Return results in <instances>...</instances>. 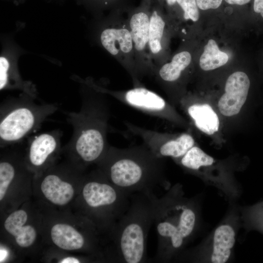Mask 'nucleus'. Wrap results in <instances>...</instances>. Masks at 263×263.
<instances>
[{
    "label": "nucleus",
    "instance_id": "ddd939ff",
    "mask_svg": "<svg viewBox=\"0 0 263 263\" xmlns=\"http://www.w3.org/2000/svg\"><path fill=\"white\" fill-rule=\"evenodd\" d=\"M62 132L59 129L40 133L28 141L27 156L34 168L44 166L61 149Z\"/></svg>",
    "mask_w": 263,
    "mask_h": 263
},
{
    "label": "nucleus",
    "instance_id": "6ab92c4d",
    "mask_svg": "<svg viewBox=\"0 0 263 263\" xmlns=\"http://www.w3.org/2000/svg\"><path fill=\"white\" fill-rule=\"evenodd\" d=\"M204 49L199 60V65L202 70H212L227 63L228 55L219 50L214 40L209 39Z\"/></svg>",
    "mask_w": 263,
    "mask_h": 263
},
{
    "label": "nucleus",
    "instance_id": "f8f14e48",
    "mask_svg": "<svg viewBox=\"0 0 263 263\" xmlns=\"http://www.w3.org/2000/svg\"><path fill=\"white\" fill-rule=\"evenodd\" d=\"M250 80L243 72H236L229 76L225 83V93L220 98L218 106L224 115L238 114L247 98Z\"/></svg>",
    "mask_w": 263,
    "mask_h": 263
},
{
    "label": "nucleus",
    "instance_id": "412c9836",
    "mask_svg": "<svg viewBox=\"0 0 263 263\" xmlns=\"http://www.w3.org/2000/svg\"><path fill=\"white\" fill-rule=\"evenodd\" d=\"M16 168L8 159L2 160L0 163V200L4 198L7 188L14 180Z\"/></svg>",
    "mask_w": 263,
    "mask_h": 263
},
{
    "label": "nucleus",
    "instance_id": "cd10ccee",
    "mask_svg": "<svg viewBox=\"0 0 263 263\" xmlns=\"http://www.w3.org/2000/svg\"><path fill=\"white\" fill-rule=\"evenodd\" d=\"M253 7L254 11L263 18V0H254Z\"/></svg>",
    "mask_w": 263,
    "mask_h": 263
},
{
    "label": "nucleus",
    "instance_id": "7ed1b4c3",
    "mask_svg": "<svg viewBox=\"0 0 263 263\" xmlns=\"http://www.w3.org/2000/svg\"><path fill=\"white\" fill-rule=\"evenodd\" d=\"M157 247L153 261L167 263L182 251L194 232L196 213L192 202L175 186L162 197H153Z\"/></svg>",
    "mask_w": 263,
    "mask_h": 263
},
{
    "label": "nucleus",
    "instance_id": "423d86ee",
    "mask_svg": "<svg viewBox=\"0 0 263 263\" xmlns=\"http://www.w3.org/2000/svg\"><path fill=\"white\" fill-rule=\"evenodd\" d=\"M103 48L113 57L130 76L133 87L143 86L136 66L132 35L127 18L119 13L110 17L99 33Z\"/></svg>",
    "mask_w": 263,
    "mask_h": 263
},
{
    "label": "nucleus",
    "instance_id": "20e7f679",
    "mask_svg": "<svg viewBox=\"0 0 263 263\" xmlns=\"http://www.w3.org/2000/svg\"><path fill=\"white\" fill-rule=\"evenodd\" d=\"M153 194L131 195L128 210L112 231L115 261L146 262L147 238L154 220Z\"/></svg>",
    "mask_w": 263,
    "mask_h": 263
},
{
    "label": "nucleus",
    "instance_id": "9b49d317",
    "mask_svg": "<svg viewBox=\"0 0 263 263\" xmlns=\"http://www.w3.org/2000/svg\"><path fill=\"white\" fill-rule=\"evenodd\" d=\"M169 21L168 18L159 5L154 6L150 9L149 48L150 58L156 67L168 60Z\"/></svg>",
    "mask_w": 263,
    "mask_h": 263
},
{
    "label": "nucleus",
    "instance_id": "b1692460",
    "mask_svg": "<svg viewBox=\"0 0 263 263\" xmlns=\"http://www.w3.org/2000/svg\"><path fill=\"white\" fill-rule=\"evenodd\" d=\"M177 4L183 11V17L186 20L197 21L199 19V11L196 0H177Z\"/></svg>",
    "mask_w": 263,
    "mask_h": 263
},
{
    "label": "nucleus",
    "instance_id": "f03ea898",
    "mask_svg": "<svg viewBox=\"0 0 263 263\" xmlns=\"http://www.w3.org/2000/svg\"><path fill=\"white\" fill-rule=\"evenodd\" d=\"M83 82L79 111L66 114L73 132L64 149L88 164L99 162L110 146L107 135L110 111L106 94Z\"/></svg>",
    "mask_w": 263,
    "mask_h": 263
},
{
    "label": "nucleus",
    "instance_id": "9d476101",
    "mask_svg": "<svg viewBox=\"0 0 263 263\" xmlns=\"http://www.w3.org/2000/svg\"><path fill=\"white\" fill-rule=\"evenodd\" d=\"M128 130L139 137L144 144L156 156L177 159L183 156L194 144L189 134L182 133L172 137L168 134L147 129L128 122H125Z\"/></svg>",
    "mask_w": 263,
    "mask_h": 263
},
{
    "label": "nucleus",
    "instance_id": "0eeeda50",
    "mask_svg": "<svg viewBox=\"0 0 263 263\" xmlns=\"http://www.w3.org/2000/svg\"><path fill=\"white\" fill-rule=\"evenodd\" d=\"M82 195L91 209L104 212L113 231L118 221L128 210L131 195L119 189L110 181L94 179L87 182Z\"/></svg>",
    "mask_w": 263,
    "mask_h": 263
},
{
    "label": "nucleus",
    "instance_id": "4be33fe9",
    "mask_svg": "<svg viewBox=\"0 0 263 263\" xmlns=\"http://www.w3.org/2000/svg\"><path fill=\"white\" fill-rule=\"evenodd\" d=\"M17 243L21 247H27L32 245L36 240L37 233L33 227L27 225L18 228L13 234Z\"/></svg>",
    "mask_w": 263,
    "mask_h": 263
},
{
    "label": "nucleus",
    "instance_id": "2eb2a0df",
    "mask_svg": "<svg viewBox=\"0 0 263 263\" xmlns=\"http://www.w3.org/2000/svg\"><path fill=\"white\" fill-rule=\"evenodd\" d=\"M235 243V232L230 225L223 224L217 227L213 236L211 262H226L230 258Z\"/></svg>",
    "mask_w": 263,
    "mask_h": 263
},
{
    "label": "nucleus",
    "instance_id": "39448f33",
    "mask_svg": "<svg viewBox=\"0 0 263 263\" xmlns=\"http://www.w3.org/2000/svg\"><path fill=\"white\" fill-rule=\"evenodd\" d=\"M25 94L3 101L0 106L1 148L21 142L39 128L42 123L58 109L56 103L38 104Z\"/></svg>",
    "mask_w": 263,
    "mask_h": 263
},
{
    "label": "nucleus",
    "instance_id": "a211bd4d",
    "mask_svg": "<svg viewBox=\"0 0 263 263\" xmlns=\"http://www.w3.org/2000/svg\"><path fill=\"white\" fill-rule=\"evenodd\" d=\"M51 235L53 243L63 249H78L85 244L82 235L69 225L57 224L54 225L52 228Z\"/></svg>",
    "mask_w": 263,
    "mask_h": 263
},
{
    "label": "nucleus",
    "instance_id": "393cba45",
    "mask_svg": "<svg viewBox=\"0 0 263 263\" xmlns=\"http://www.w3.org/2000/svg\"><path fill=\"white\" fill-rule=\"evenodd\" d=\"M11 68L9 61L4 56L0 57V90L6 89L7 85V74Z\"/></svg>",
    "mask_w": 263,
    "mask_h": 263
},
{
    "label": "nucleus",
    "instance_id": "7c9ffc66",
    "mask_svg": "<svg viewBox=\"0 0 263 263\" xmlns=\"http://www.w3.org/2000/svg\"><path fill=\"white\" fill-rule=\"evenodd\" d=\"M167 6L171 7L177 4V0H165Z\"/></svg>",
    "mask_w": 263,
    "mask_h": 263
},
{
    "label": "nucleus",
    "instance_id": "5701e85b",
    "mask_svg": "<svg viewBox=\"0 0 263 263\" xmlns=\"http://www.w3.org/2000/svg\"><path fill=\"white\" fill-rule=\"evenodd\" d=\"M27 220V214L23 210H19L11 213L6 219L4 227L10 234H12L18 228L23 226Z\"/></svg>",
    "mask_w": 263,
    "mask_h": 263
},
{
    "label": "nucleus",
    "instance_id": "c85d7f7f",
    "mask_svg": "<svg viewBox=\"0 0 263 263\" xmlns=\"http://www.w3.org/2000/svg\"><path fill=\"white\" fill-rule=\"evenodd\" d=\"M229 4L243 5L249 3L251 0H225Z\"/></svg>",
    "mask_w": 263,
    "mask_h": 263
},
{
    "label": "nucleus",
    "instance_id": "1a4fd4ad",
    "mask_svg": "<svg viewBox=\"0 0 263 263\" xmlns=\"http://www.w3.org/2000/svg\"><path fill=\"white\" fill-rule=\"evenodd\" d=\"M85 82L96 90L120 102L151 116L160 118L171 117V109L166 100L144 86L127 90H111L99 86L92 80Z\"/></svg>",
    "mask_w": 263,
    "mask_h": 263
},
{
    "label": "nucleus",
    "instance_id": "a878e982",
    "mask_svg": "<svg viewBox=\"0 0 263 263\" xmlns=\"http://www.w3.org/2000/svg\"><path fill=\"white\" fill-rule=\"evenodd\" d=\"M199 9L203 10L215 9L220 7L223 0H196Z\"/></svg>",
    "mask_w": 263,
    "mask_h": 263
},
{
    "label": "nucleus",
    "instance_id": "6e6552de",
    "mask_svg": "<svg viewBox=\"0 0 263 263\" xmlns=\"http://www.w3.org/2000/svg\"><path fill=\"white\" fill-rule=\"evenodd\" d=\"M150 8L145 2L129 12L127 19L132 35L136 68L141 80L153 76L156 66L149 52V26Z\"/></svg>",
    "mask_w": 263,
    "mask_h": 263
},
{
    "label": "nucleus",
    "instance_id": "c756f323",
    "mask_svg": "<svg viewBox=\"0 0 263 263\" xmlns=\"http://www.w3.org/2000/svg\"><path fill=\"white\" fill-rule=\"evenodd\" d=\"M60 263H79L80 261L75 257H69L65 258L60 262Z\"/></svg>",
    "mask_w": 263,
    "mask_h": 263
},
{
    "label": "nucleus",
    "instance_id": "dca6fc26",
    "mask_svg": "<svg viewBox=\"0 0 263 263\" xmlns=\"http://www.w3.org/2000/svg\"><path fill=\"white\" fill-rule=\"evenodd\" d=\"M41 189L49 201L59 206L68 204L74 194L72 186L54 173L45 176L41 184Z\"/></svg>",
    "mask_w": 263,
    "mask_h": 263
},
{
    "label": "nucleus",
    "instance_id": "f257e3e1",
    "mask_svg": "<svg viewBox=\"0 0 263 263\" xmlns=\"http://www.w3.org/2000/svg\"><path fill=\"white\" fill-rule=\"evenodd\" d=\"M164 159L143 144L126 148L109 146L98 162L103 175L119 189L130 195L149 194L166 184Z\"/></svg>",
    "mask_w": 263,
    "mask_h": 263
},
{
    "label": "nucleus",
    "instance_id": "aec40b11",
    "mask_svg": "<svg viewBox=\"0 0 263 263\" xmlns=\"http://www.w3.org/2000/svg\"><path fill=\"white\" fill-rule=\"evenodd\" d=\"M180 159V164L191 170H198L204 166H211L214 159L197 147L193 146Z\"/></svg>",
    "mask_w": 263,
    "mask_h": 263
},
{
    "label": "nucleus",
    "instance_id": "2f4dec72",
    "mask_svg": "<svg viewBox=\"0 0 263 263\" xmlns=\"http://www.w3.org/2000/svg\"><path fill=\"white\" fill-rule=\"evenodd\" d=\"M104 0V1H107V2H108V1H112L113 0Z\"/></svg>",
    "mask_w": 263,
    "mask_h": 263
},
{
    "label": "nucleus",
    "instance_id": "f3484780",
    "mask_svg": "<svg viewBox=\"0 0 263 263\" xmlns=\"http://www.w3.org/2000/svg\"><path fill=\"white\" fill-rule=\"evenodd\" d=\"M187 112L196 127L202 132L211 135L218 131L219 118L210 105H190L188 107Z\"/></svg>",
    "mask_w": 263,
    "mask_h": 263
},
{
    "label": "nucleus",
    "instance_id": "bb28decb",
    "mask_svg": "<svg viewBox=\"0 0 263 263\" xmlns=\"http://www.w3.org/2000/svg\"><path fill=\"white\" fill-rule=\"evenodd\" d=\"M254 220L256 227L263 232V202L255 207Z\"/></svg>",
    "mask_w": 263,
    "mask_h": 263
},
{
    "label": "nucleus",
    "instance_id": "4468645a",
    "mask_svg": "<svg viewBox=\"0 0 263 263\" xmlns=\"http://www.w3.org/2000/svg\"><path fill=\"white\" fill-rule=\"evenodd\" d=\"M192 60L191 53L182 50L176 53L169 62L156 66L154 76L159 85L169 93L171 86L178 82Z\"/></svg>",
    "mask_w": 263,
    "mask_h": 263
}]
</instances>
